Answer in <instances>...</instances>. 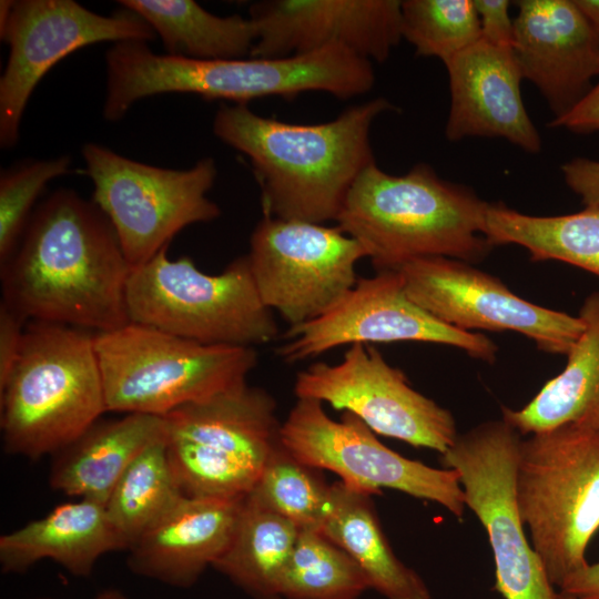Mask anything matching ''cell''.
I'll return each mask as SVG.
<instances>
[{"label":"cell","instance_id":"obj_4","mask_svg":"<svg viewBox=\"0 0 599 599\" xmlns=\"http://www.w3.org/2000/svg\"><path fill=\"white\" fill-rule=\"evenodd\" d=\"M488 205L427 164L393 175L373 162L352 185L336 222L378 272L432 256L475 263L493 248L484 235Z\"/></svg>","mask_w":599,"mask_h":599},{"label":"cell","instance_id":"obj_7","mask_svg":"<svg viewBox=\"0 0 599 599\" xmlns=\"http://www.w3.org/2000/svg\"><path fill=\"white\" fill-rule=\"evenodd\" d=\"M108 412L165 416L246 383L253 347L209 345L131 323L94 334Z\"/></svg>","mask_w":599,"mask_h":599},{"label":"cell","instance_id":"obj_37","mask_svg":"<svg viewBox=\"0 0 599 599\" xmlns=\"http://www.w3.org/2000/svg\"><path fill=\"white\" fill-rule=\"evenodd\" d=\"M549 126L564 128L575 133L599 131V80L569 112L554 118Z\"/></svg>","mask_w":599,"mask_h":599},{"label":"cell","instance_id":"obj_14","mask_svg":"<svg viewBox=\"0 0 599 599\" xmlns=\"http://www.w3.org/2000/svg\"><path fill=\"white\" fill-rule=\"evenodd\" d=\"M264 305L291 325L318 318L357 283L362 244L337 225L263 216L246 255Z\"/></svg>","mask_w":599,"mask_h":599},{"label":"cell","instance_id":"obj_15","mask_svg":"<svg viewBox=\"0 0 599 599\" xmlns=\"http://www.w3.org/2000/svg\"><path fill=\"white\" fill-rule=\"evenodd\" d=\"M297 398L349 412L375 434L445 453L457 439L453 414L415 390L405 374L373 346L351 345L338 364L314 363L300 372Z\"/></svg>","mask_w":599,"mask_h":599},{"label":"cell","instance_id":"obj_33","mask_svg":"<svg viewBox=\"0 0 599 599\" xmlns=\"http://www.w3.org/2000/svg\"><path fill=\"white\" fill-rule=\"evenodd\" d=\"M68 155L31 161L2 171L0 176V262L17 248L32 215V206L49 181L70 172Z\"/></svg>","mask_w":599,"mask_h":599},{"label":"cell","instance_id":"obj_29","mask_svg":"<svg viewBox=\"0 0 599 599\" xmlns=\"http://www.w3.org/2000/svg\"><path fill=\"white\" fill-rule=\"evenodd\" d=\"M185 495L167 458L164 436L128 467L106 504L108 516L129 547Z\"/></svg>","mask_w":599,"mask_h":599},{"label":"cell","instance_id":"obj_2","mask_svg":"<svg viewBox=\"0 0 599 599\" xmlns=\"http://www.w3.org/2000/svg\"><path fill=\"white\" fill-rule=\"evenodd\" d=\"M393 109L376 98L328 122L295 124L261 116L246 104H222L213 132L251 161L265 216L323 224L336 221L352 185L375 162L370 129Z\"/></svg>","mask_w":599,"mask_h":599},{"label":"cell","instance_id":"obj_26","mask_svg":"<svg viewBox=\"0 0 599 599\" xmlns=\"http://www.w3.org/2000/svg\"><path fill=\"white\" fill-rule=\"evenodd\" d=\"M119 3L148 22L171 55L240 59L250 57L256 42V28L250 17H219L193 0H121Z\"/></svg>","mask_w":599,"mask_h":599},{"label":"cell","instance_id":"obj_32","mask_svg":"<svg viewBox=\"0 0 599 599\" xmlns=\"http://www.w3.org/2000/svg\"><path fill=\"white\" fill-rule=\"evenodd\" d=\"M402 34L417 55L444 64L481 39L474 0L402 1Z\"/></svg>","mask_w":599,"mask_h":599},{"label":"cell","instance_id":"obj_38","mask_svg":"<svg viewBox=\"0 0 599 599\" xmlns=\"http://www.w3.org/2000/svg\"><path fill=\"white\" fill-rule=\"evenodd\" d=\"M559 592L580 599H599V560L569 577Z\"/></svg>","mask_w":599,"mask_h":599},{"label":"cell","instance_id":"obj_23","mask_svg":"<svg viewBox=\"0 0 599 599\" xmlns=\"http://www.w3.org/2000/svg\"><path fill=\"white\" fill-rule=\"evenodd\" d=\"M163 436L161 416L132 413L118 419H99L53 455L50 486L68 496L105 506L128 467Z\"/></svg>","mask_w":599,"mask_h":599},{"label":"cell","instance_id":"obj_10","mask_svg":"<svg viewBox=\"0 0 599 599\" xmlns=\"http://www.w3.org/2000/svg\"><path fill=\"white\" fill-rule=\"evenodd\" d=\"M92 201L110 221L132 268L154 257L184 227L221 214L207 197L217 175L212 158L186 170L131 160L97 143L82 146Z\"/></svg>","mask_w":599,"mask_h":599},{"label":"cell","instance_id":"obj_30","mask_svg":"<svg viewBox=\"0 0 599 599\" xmlns=\"http://www.w3.org/2000/svg\"><path fill=\"white\" fill-rule=\"evenodd\" d=\"M358 565L319 530H301L278 582L285 599H357L369 589Z\"/></svg>","mask_w":599,"mask_h":599},{"label":"cell","instance_id":"obj_25","mask_svg":"<svg viewBox=\"0 0 599 599\" xmlns=\"http://www.w3.org/2000/svg\"><path fill=\"white\" fill-rule=\"evenodd\" d=\"M368 493L342 481L331 485V498L319 531L362 569L369 587L386 599H430L422 577L394 554Z\"/></svg>","mask_w":599,"mask_h":599},{"label":"cell","instance_id":"obj_1","mask_svg":"<svg viewBox=\"0 0 599 599\" xmlns=\"http://www.w3.org/2000/svg\"><path fill=\"white\" fill-rule=\"evenodd\" d=\"M131 271L103 212L59 189L32 212L1 264L2 301L26 319L109 332L129 323Z\"/></svg>","mask_w":599,"mask_h":599},{"label":"cell","instance_id":"obj_12","mask_svg":"<svg viewBox=\"0 0 599 599\" xmlns=\"http://www.w3.org/2000/svg\"><path fill=\"white\" fill-rule=\"evenodd\" d=\"M281 441L301 463L335 473L346 486L380 494L399 490L434 501L461 519L466 504L456 470L434 468L383 445L357 416L333 420L317 399L297 398L281 426Z\"/></svg>","mask_w":599,"mask_h":599},{"label":"cell","instance_id":"obj_3","mask_svg":"<svg viewBox=\"0 0 599 599\" xmlns=\"http://www.w3.org/2000/svg\"><path fill=\"white\" fill-rule=\"evenodd\" d=\"M105 64L103 112L112 121L122 119L136 101L160 93L246 104L308 91L348 99L368 92L375 82L372 62L338 45L288 57L197 60L158 54L145 42L124 41L106 51Z\"/></svg>","mask_w":599,"mask_h":599},{"label":"cell","instance_id":"obj_24","mask_svg":"<svg viewBox=\"0 0 599 599\" xmlns=\"http://www.w3.org/2000/svg\"><path fill=\"white\" fill-rule=\"evenodd\" d=\"M578 316L583 329L565 368L524 407L501 408V418L521 436L568 424L599 432V291L585 298Z\"/></svg>","mask_w":599,"mask_h":599},{"label":"cell","instance_id":"obj_31","mask_svg":"<svg viewBox=\"0 0 599 599\" xmlns=\"http://www.w3.org/2000/svg\"><path fill=\"white\" fill-rule=\"evenodd\" d=\"M331 498V485L292 456L282 441L268 457L245 499L295 524L319 530Z\"/></svg>","mask_w":599,"mask_h":599},{"label":"cell","instance_id":"obj_18","mask_svg":"<svg viewBox=\"0 0 599 599\" xmlns=\"http://www.w3.org/2000/svg\"><path fill=\"white\" fill-rule=\"evenodd\" d=\"M251 57L304 54L331 45L383 62L403 39L398 0H267L251 4Z\"/></svg>","mask_w":599,"mask_h":599},{"label":"cell","instance_id":"obj_9","mask_svg":"<svg viewBox=\"0 0 599 599\" xmlns=\"http://www.w3.org/2000/svg\"><path fill=\"white\" fill-rule=\"evenodd\" d=\"M163 418L169 461L190 497L244 498L281 443L273 397L246 383Z\"/></svg>","mask_w":599,"mask_h":599},{"label":"cell","instance_id":"obj_27","mask_svg":"<svg viewBox=\"0 0 599 599\" xmlns=\"http://www.w3.org/2000/svg\"><path fill=\"white\" fill-rule=\"evenodd\" d=\"M484 235L493 245H518L534 262L559 261L599 276V209L554 216L529 215L489 203Z\"/></svg>","mask_w":599,"mask_h":599},{"label":"cell","instance_id":"obj_13","mask_svg":"<svg viewBox=\"0 0 599 599\" xmlns=\"http://www.w3.org/2000/svg\"><path fill=\"white\" fill-rule=\"evenodd\" d=\"M0 38L10 49L0 78V146L11 149L32 92L55 63L89 44L148 43L156 34L126 9L102 16L73 0H1Z\"/></svg>","mask_w":599,"mask_h":599},{"label":"cell","instance_id":"obj_8","mask_svg":"<svg viewBox=\"0 0 599 599\" xmlns=\"http://www.w3.org/2000/svg\"><path fill=\"white\" fill-rule=\"evenodd\" d=\"M166 248L132 268L125 293L129 322L209 345L253 347L277 336L246 255L209 275L189 257L170 260Z\"/></svg>","mask_w":599,"mask_h":599},{"label":"cell","instance_id":"obj_40","mask_svg":"<svg viewBox=\"0 0 599 599\" xmlns=\"http://www.w3.org/2000/svg\"><path fill=\"white\" fill-rule=\"evenodd\" d=\"M94 599H125V597L120 590L108 589L100 592Z\"/></svg>","mask_w":599,"mask_h":599},{"label":"cell","instance_id":"obj_39","mask_svg":"<svg viewBox=\"0 0 599 599\" xmlns=\"http://www.w3.org/2000/svg\"><path fill=\"white\" fill-rule=\"evenodd\" d=\"M573 2L599 40V0H573Z\"/></svg>","mask_w":599,"mask_h":599},{"label":"cell","instance_id":"obj_11","mask_svg":"<svg viewBox=\"0 0 599 599\" xmlns=\"http://www.w3.org/2000/svg\"><path fill=\"white\" fill-rule=\"evenodd\" d=\"M521 435L502 418L481 423L443 454L457 471L468 507L484 527L494 557V589L504 599H560L527 537L516 495Z\"/></svg>","mask_w":599,"mask_h":599},{"label":"cell","instance_id":"obj_20","mask_svg":"<svg viewBox=\"0 0 599 599\" xmlns=\"http://www.w3.org/2000/svg\"><path fill=\"white\" fill-rule=\"evenodd\" d=\"M450 108L445 126L449 141L500 138L538 153L541 138L525 108L524 80L512 48L478 40L445 63Z\"/></svg>","mask_w":599,"mask_h":599},{"label":"cell","instance_id":"obj_42","mask_svg":"<svg viewBox=\"0 0 599 599\" xmlns=\"http://www.w3.org/2000/svg\"><path fill=\"white\" fill-rule=\"evenodd\" d=\"M38 599H47V598H38Z\"/></svg>","mask_w":599,"mask_h":599},{"label":"cell","instance_id":"obj_41","mask_svg":"<svg viewBox=\"0 0 599 599\" xmlns=\"http://www.w3.org/2000/svg\"><path fill=\"white\" fill-rule=\"evenodd\" d=\"M559 598L560 599H580V598H577V597H573V596L560 593V592H559Z\"/></svg>","mask_w":599,"mask_h":599},{"label":"cell","instance_id":"obj_22","mask_svg":"<svg viewBox=\"0 0 599 599\" xmlns=\"http://www.w3.org/2000/svg\"><path fill=\"white\" fill-rule=\"evenodd\" d=\"M128 549L105 506L79 499L57 506L40 519L0 537L2 572L21 573L51 559L75 577H88L99 558Z\"/></svg>","mask_w":599,"mask_h":599},{"label":"cell","instance_id":"obj_34","mask_svg":"<svg viewBox=\"0 0 599 599\" xmlns=\"http://www.w3.org/2000/svg\"><path fill=\"white\" fill-rule=\"evenodd\" d=\"M480 22L481 39L489 43L514 48L515 23L508 0H474Z\"/></svg>","mask_w":599,"mask_h":599},{"label":"cell","instance_id":"obj_35","mask_svg":"<svg viewBox=\"0 0 599 599\" xmlns=\"http://www.w3.org/2000/svg\"><path fill=\"white\" fill-rule=\"evenodd\" d=\"M21 314L0 304V388L6 384L19 355L26 325Z\"/></svg>","mask_w":599,"mask_h":599},{"label":"cell","instance_id":"obj_17","mask_svg":"<svg viewBox=\"0 0 599 599\" xmlns=\"http://www.w3.org/2000/svg\"><path fill=\"white\" fill-rule=\"evenodd\" d=\"M278 356L293 364L354 344L422 342L459 348L494 363L497 345L483 334L453 327L422 308L406 294L396 271L357 280L333 308L316 319L290 327Z\"/></svg>","mask_w":599,"mask_h":599},{"label":"cell","instance_id":"obj_6","mask_svg":"<svg viewBox=\"0 0 599 599\" xmlns=\"http://www.w3.org/2000/svg\"><path fill=\"white\" fill-rule=\"evenodd\" d=\"M516 495L532 548L559 589L587 567L599 529V432L568 424L521 439Z\"/></svg>","mask_w":599,"mask_h":599},{"label":"cell","instance_id":"obj_19","mask_svg":"<svg viewBox=\"0 0 599 599\" xmlns=\"http://www.w3.org/2000/svg\"><path fill=\"white\" fill-rule=\"evenodd\" d=\"M514 53L555 118L569 112L599 77V40L573 0H520Z\"/></svg>","mask_w":599,"mask_h":599},{"label":"cell","instance_id":"obj_5","mask_svg":"<svg viewBox=\"0 0 599 599\" xmlns=\"http://www.w3.org/2000/svg\"><path fill=\"white\" fill-rule=\"evenodd\" d=\"M0 405L8 454L37 460L74 441L108 412L94 334L31 321Z\"/></svg>","mask_w":599,"mask_h":599},{"label":"cell","instance_id":"obj_28","mask_svg":"<svg viewBox=\"0 0 599 599\" xmlns=\"http://www.w3.org/2000/svg\"><path fill=\"white\" fill-rule=\"evenodd\" d=\"M301 529L244 498L231 542L213 564L254 599H281L278 582Z\"/></svg>","mask_w":599,"mask_h":599},{"label":"cell","instance_id":"obj_21","mask_svg":"<svg viewBox=\"0 0 599 599\" xmlns=\"http://www.w3.org/2000/svg\"><path fill=\"white\" fill-rule=\"evenodd\" d=\"M244 498L184 496L129 547V569L172 587L193 586L229 547Z\"/></svg>","mask_w":599,"mask_h":599},{"label":"cell","instance_id":"obj_36","mask_svg":"<svg viewBox=\"0 0 599 599\" xmlns=\"http://www.w3.org/2000/svg\"><path fill=\"white\" fill-rule=\"evenodd\" d=\"M568 187L586 207L599 209V161L573 158L561 166Z\"/></svg>","mask_w":599,"mask_h":599},{"label":"cell","instance_id":"obj_16","mask_svg":"<svg viewBox=\"0 0 599 599\" xmlns=\"http://www.w3.org/2000/svg\"><path fill=\"white\" fill-rule=\"evenodd\" d=\"M398 272L408 297L439 321L463 329L512 331L549 354L567 355L583 329L579 316L534 304L470 263L432 256Z\"/></svg>","mask_w":599,"mask_h":599}]
</instances>
